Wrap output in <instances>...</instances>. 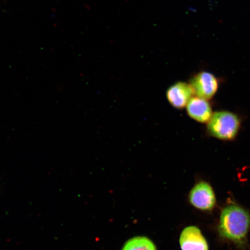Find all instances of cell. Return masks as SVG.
Masks as SVG:
<instances>
[{"mask_svg": "<svg viewBox=\"0 0 250 250\" xmlns=\"http://www.w3.org/2000/svg\"><path fill=\"white\" fill-rule=\"evenodd\" d=\"M250 229V212L242 206L230 205L222 210L218 224V233L222 238L243 245Z\"/></svg>", "mask_w": 250, "mask_h": 250, "instance_id": "6da1fadb", "label": "cell"}, {"mask_svg": "<svg viewBox=\"0 0 250 250\" xmlns=\"http://www.w3.org/2000/svg\"><path fill=\"white\" fill-rule=\"evenodd\" d=\"M240 126V119L229 111L215 112L208 123L209 134L219 140L228 141L235 138Z\"/></svg>", "mask_w": 250, "mask_h": 250, "instance_id": "7a4b0ae2", "label": "cell"}, {"mask_svg": "<svg viewBox=\"0 0 250 250\" xmlns=\"http://www.w3.org/2000/svg\"><path fill=\"white\" fill-rule=\"evenodd\" d=\"M189 201L190 205L200 210L210 211L216 205V197L210 184L202 181L190 190Z\"/></svg>", "mask_w": 250, "mask_h": 250, "instance_id": "3957f363", "label": "cell"}, {"mask_svg": "<svg viewBox=\"0 0 250 250\" xmlns=\"http://www.w3.org/2000/svg\"><path fill=\"white\" fill-rule=\"evenodd\" d=\"M190 85L196 96L207 101L213 98L218 88L217 78L208 71L200 72L195 75Z\"/></svg>", "mask_w": 250, "mask_h": 250, "instance_id": "277c9868", "label": "cell"}, {"mask_svg": "<svg viewBox=\"0 0 250 250\" xmlns=\"http://www.w3.org/2000/svg\"><path fill=\"white\" fill-rule=\"evenodd\" d=\"M179 243L181 250H208V245L199 228L187 227L180 234Z\"/></svg>", "mask_w": 250, "mask_h": 250, "instance_id": "5b68a950", "label": "cell"}, {"mask_svg": "<svg viewBox=\"0 0 250 250\" xmlns=\"http://www.w3.org/2000/svg\"><path fill=\"white\" fill-rule=\"evenodd\" d=\"M194 95L190 84L180 82L174 84L167 90V98L173 107L183 109Z\"/></svg>", "mask_w": 250, "mask_h": 250, "instance_id": "8992f818", "label": "cell"}, {"mask_svg": "<svg viewBox=\"0 0 250 250\" xmlns=\"http://www.w3.org/2000/svg\"><path fill=\"white\" fill-rule=\"evenodd\" d=\"M186 107L189 116L200 123H208L213 114L207 100L198 96L192 97Z\"/></svg>", "mask_w": 250, "mask_h": 250, "instance_id": "52a82bcc", "label": "cell"}, {"mask_svg": "<svg viewBox=\"0 0 250 250\" xmlns=\"http://www.w3.org/2000/svg\"><path fill=\"white\" fill-rule=\"evenodd\" d=\"M121 250H157V248L148 237L136 236L128 240Z\"/></svg>", "mask_w": 250, "mask_h": 250, "instance_id": "ba28073f", "label": "cell"}]
</instances>
